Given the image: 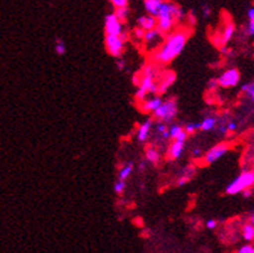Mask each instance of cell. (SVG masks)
Segmentation results:
<instances>
[{
	"mask_svg": "<svg viewBox=\"0 0 254 253\" xmlns=\"http://www.w3.org/2000/svg\"><path fill=\"white\" fill-rule=\"evenodd\" d=\"M187 39H189V32L186 30H176V31L169 32L164 43L154 52L152 58L155 64H171L174 58H177L182 53L186 47Z\"/></svg>",
	"mask_w": 254,
	"mask_h": 253,
	"instance_id": "cell-1",
	"label": "cell"
},
{
	"mask_svg": "<svg viewBox=\"0 0 254 253\" xmlns=\"http://www.w3.org/2000/svg\"><path fill=\"white\" fill-rule=\"evenodd\" d=\"M155 75H156V69L152 65H146L139 77L138 89L135 92V99L138 102L147 98L148 94L158 93V83H156Z\"/></svg>",
	"mask_w": 254,
	"mask_h": 253,
	"instance_id": "cell-2",
	"label": "cell"
},
{
	"mask_svg": "<svg viewBox=\"0 0 254 253\" xmlns=\"http://www.w3.org/2000/svg\"><path fill=\"white\" fill-rule=\"evenodd\" d=\"M176 19L172 13V3L169 0H164L159 9L158 16H156V29L161 34H169L173 30Z\"/></svg>",
	"mask_w": 254,
	"mask_h": 253,
	"instance_id": "cell-3",
	"label": "cell"
},
{
	"mask_svg": "<svg viewBox=\"0 0 254 253\" xmlns=\"http://www.w3.org/2000/svg\"><path fill=\"white\" fill-rule=\"evenodd\" d=\"M254 185V172L253 170H245L240 173L229 186L226 187V194L229 195H236L240 194L243 190L252 187Z\"/></svg>",
	"mask_w": 254,
	"mask_h": 253,
	"instance_id": "cell-4",
	"label": "cell"
},
{
	"mask_svg": "<svg viewBox=\"0 0 254 253\" xmlns=\"http://www.w3.org/2000/svg\"><path fill=\"white\" fill-rule=\"evenodd\" d=\"M178 112V105L177 101L174 98H169L167 101H163L161 105L159 106L158 109L155 110L152 114H154V118L158 119L159 122L164 123H171Z\"/></svg>",
	"mask_w": 254,
	"mask_h": 253,
	"instance_id": "cell-5",
	"label": "cell"
},
{
	"mask_svg": "<svg viewBox=\"0 0 254 253\" xmlns=\"http://www.w3.org/2000/svg\"><path fill=\"white\" fill-rule=\"evenodd\" d=\"M105 45H106V51L109 52L110 56L116 58L122 57L124 45H126V35L124 34L123 35H106Z\"/></svg>",
	"mask_w": 254,
	"mask_h": 253,
	"instance_id": "cell-6",
	"label": "cell"
},
{
	"mask_svg": "<svg viewBox=\"0 0 254 253\" xmlns=\"http://www.w3.org/2000/svg\"><path fill=\"white\" fill-rule=\"evenodd\" d=\"M230 151V145L226 144V142H222V144H218L216 146H213L210 150H208L204 154L203 159L205 164H213L218 162L221 158L225 157L227 153Z\"/></svg>",
	"mask_w": 254,
	"mask_h": 253,
	"instance_id": "cell-7",
	"label": "cell"
},
{
	"mask_svg": "<svg viewBox=\"0 0 254 253\" xmlns=\"http://www.w3.org/2000/svg\"><path fill=\"white\" fill-rule=\"evenodd\" d=\"M105 32L106 35H123V22L115 13H110L105 17Z\"/></svg>",
	"mask_w": 254,
	"mask_h": 253,
	"instance_id": "cell-8",
	"label": "cell"
},
{
	"mask_svg": "<svg viewBox=\"0 0 254 253\" xmlns=\"http://www.w3.org/2000/svg\"><path fill=\"white\" fill-rule=\"evenodd\" d=\"M217 81H218V85L222 88H234L240 82V73L236 69H229Z\"/></svg>",
	"mask_w": 254,
	"mask_h": 253,
	"instance_id": "cell-9",
	"label": "cell"
},
{
	"mask_svg": "<svg viewBox=\"0 0 254 253\" xmlns=\"http://www.w3.org/2000/svg\"><path fill=\"white\" fill-rule=\"evenodd\" d=\"M161 102H163V99L159 96H151L150 98H145L143 101H141L139 109L142 112H147V114L154 112L161 105Z\"/></svg>",
	"mask_w": 254,
	"mask_h": 253,
	"instance_id": "cell-10",
	"label": "cell"
},
{
	"mask_svg": "<svg viewBox=\"0 0 254 253\" xmlns=\"http://www.w3.org/2000/svg\"><path fill=\"white\" fill-rule=\"evenodd\" d=\"M161 35H163V34L155 27V29L145 31V35H143V39H142V40L145 42V44L147 45V47H154V45L160 44Z\"/></svg>",
	"mask_w": 254,
	"mask_h": 253,
	"instance_id": "cell-11",
	"label": "cell"
},
{
	"mask_svg": "<svg viewBox=\"0 0 254 253\" xmlns=\"http://www.w3.org/2000/svg\"><path fill=\"white\" fill-rule=\"evenodd\" d=\"M185 151V141H178V140H173L172 145L168 149V158L171 161H176L178 158L182 157Z\"/></svg>",
	"mask_w": 254,
	"mask_h": 253,
	"instance_id": "cell-12",
	"label": "cell"
},
{
	"mask_svg": "<svg viewBox=\"0 0 254 253\" xmlns=\"http://www.w3.org/2000/svg\"><path fill=\"white\" fill-rule=\"evenodd\" d=\"M234 34H235V25H234L231 21L226 22V25L223 26L222 31L219 32L218 43H221L222 45H226L227 43L230 42V40H231L232 36H234Z\"/></svg>",
	"mask_w": 254,
	"mask_h": 253,
	"instance_id": "cell-13",
	"label": "cell"
},
{
	"mask_svg": "<svg viewBox=\"0 0 254 253\" xmlns=\"http://www.w3.org/2000/svg\"><path fill=\"white\" fill-rule=\"evenodd\" d=\"M152 124H154V122H152L151 119H147V120H145V122L139 125L138 129H137V140H138L139 142L147 141L148 137H150V132H151Z\"/></svg>",
	"mask_w": 254,
	"mask_h": 253,
	"instance_id": "cell-14",
	"label": "cell"
},
{
	"mask_svg": "<svg viewBox=\"0 0 254 253\" xmlns=\"http://www.w3.org/2000/svg\"><path fill=\"white\" fill-rule=\"evenodd\" d=\"M176 82V74L169 71L165 74V77L161 79L158 83V93L159 94H164V93L168 92V89L171 88L172 84Z\"/></svg>",
	"mask_w": 254,
	"mask_h": 253,
	"instance_id": "cell-15",
	"label": "cell"
},
{
	"mask_svg": "<svg viewBox=\"0 0 254 253\" xmlns=\"http://www.w3.org/2000/svg\"><path fill=\"white\" fill-rule=\"evenodd\" d=\"M137 25L143 29L145 31L151 30L156 27V17L151 16V14H146V16H141L137 19Z\"/></svg>",
	"mask_w": 254,
	"mask_h": 253,
	"instance_id": "cell-16",
	"label": "cell"
},
{
	"mask_svg": "<svg viewBox=\"0 0 254 253\" xmlns=\"http://www.w3.org/2000/svg\"><path fill=\"white\" fill-rule=\"evenodd\" d=\"M164 0H143V5H145V9L147 12V14H151V16H158L159 9H160L161 4H163Z\"/></svg>",
	"mask_w": 254,
	"mask_h": 253,
	"instance_id": "cell-17",
	"label": "cell"
},
{
	"mask_svg": "<svg viewBox=\"0 0 254 253\" xmlns=\"http://www.w3.org/2000/svg\"><path fill=\"white\" fill-rule=\"evenodd\" d=\"M187 136L189 135L186 133L184 127H181V125H172L171 128H169V137L172 140H178V141L186 142Z\"/></svg>",
	"mask_w": 254,
	"mask_h": 253,
	"instance_id": "cell-18",
	"label": "cell"
},
{
	"mask_svg": "<svg viewBox=\"0 0 254 253\" xmlns=\"http://www.w3.org/2000/svg\"><path fill=\"white\" fill-rule=\"evenodd\" d=\"M146 161L151 164H158L160 161V153L156 148L151 146V148L146 149Z\"/></svg>",
	"mask_w": 254,
	"mask_h": 253,
	"instance_id": "cell-19",
	"label": "cell"
},
{
	"mask_svg": "<svg viewBox=\"0 0 254 253\" xmlns=\"http://www.w3.org/2000/svg\"><path fill=\"white\" fill-rule=\"evenodd\" d=\"M216 125L217 118H214V116H206V118L203 119V122L200 123V129L204 132H209L216 128Z\"/></svg>",
	"mask_w": 254,
	"mask_h": 253,
	"instance_id": "cell-20",
	"label": "cell"
},
{
	"mask_svg": "<svg viewBox=\"0 0 254 253\" xmlns=\"http://www.w3.org/2000/svg\"><path fill=\"white\" fill-rule=\"evenodd\" d=\"M133 168H134V164H133L132 162L127 163L124 167H122L119 169V174H118V178L123 179V181H127V179H128V177L132 174Z\"/></svg>",
	"mask_w": 254,
	"mask_h": 253,
	"instance_id": "cell-21",
	"label": "cell"
},
{
	"mask_svg": "<svg viewBox=\"0 0 254 253\" xmlns=\"http://www.w3.org/2000/svg\"><path fill=\"white\" fill-rule=\"evenodd\" d=\"M193 173H195V169H193L192 167L185 169L184 174H182V176H180V178L177 179V185L184 186V185H186L187 182H190V179H191V177L193 176Z\"/></svg>",
	"mask_w": 254,
	"mask_h": 253,
	"instance_id": "cell-22",
	"label": "cell"
},
{
	"mask_svg": "<svg viewBox=\"0 0 254 253\" xmlns=\"http://www.w3.org/2000/svg\"><path fill=\"white\" fill-rule=\"evenodd\" d=\"M156 132H158L159 137L161 140H168L169 137V128H168L167 123L164 122H160L159 124H156Z\"/></svg>",
	"mask_w": 254,
	"mask_h": 253,
	"instance_id": "cell-23",
	"label": "cell"
},
{
	"mask_svg": "<svg viewBox=\"0 0 254 253\" xmlns=\"http://www.w3.org/2000/svg\"><path fill=\"white\" fill-rule=\"evenodd\" d=\"M243 238H244V241L247 242L254 241V225H244V228H243Z\"/></svg>",
	"mask_w": 254,
	"mask_h": 253,
	"instance_id": "cell-24",
	"label": "cell"
},
{
	"mask_svg": "<svg viewBox=\"0 0 254 253\" xmlns=\"http://www.w3.org/2000/svg\"><path fill=\"white\" fill-rule=\"evenodd\" d=\"M55 51L58 56H64L67 51V47H66V43L62 40V39H56L55 43Z\"/></svg>",
	"mask_w": 254,
	"mask_h": 253,
	"instance_id": "cell-25",
	"label": "cell"
},
{
	"mask_svg": "<svg viewBox=\"0 0 254 253\" xmlns=\"http://www.w3.org/2000/svg\"><path fill=\"white\" fill-rule=\"evenodd\" d=\"M115 14L116 17L122 21V22H124L127 18H128L129 16V9H128V5L127 6H120V8H115Z\"/></svg>",
	"mask_w": 254,
	"mask_h": 253,
	"instance_id": "cell-26",
	"label": "cell"
},
{
	"mask_svg": "<svg viewBox=\"0 0 254 253\" xmlns=\"http://www.w3.org/2000/svg\"><path fill=\"white\" fill-rule=\"evenodd\" d=\"M242 92H244L245 94H248V96L252 98V101L254 102V82H252V83H248V84H244V85L242 86Z\"/></svg>",
	"mask_w": 254,
	"mask_h": 253,
	"instance_id": "cell-27",
	"label": "cell"
},
{
	"mask_svg": "<svg viewBox=\"0 0 254 253\" xmlns=\"http://www.w3.org/2000/svg\"><path fill=\"white\" fill-rule=\"evenodd\" d=\"M126 187H127L126 181H123V179H119V178H118V181H116L115 185H114V190H115V192L118 194V195H122L123 192L126 191Z\"/></svg>",
	"mask_w": 254,
	"mask_h": 253,
	"instance_id": "cell-28",
	"label": "cell"
},
{
	"mask_svg": "<svg viewBox=\"0 0 254 253\" xmlns=\"http://www.w3.org/2000/svg\"><path fill=\"white\" fill-rule=\"evenodd\" d=\"M184 129L186 131L187 135H193L195 132L200 129V123H187Z\"/></svg>",
	"mask_w": 254,
	"mask_h": 253,
	"instance_id": "cell-29",
	"label": "cell"
},
{
	"mask_svg": "<svg viewBox=\"0 0 254 253\" xmlns=\"http://www.w3.org/2000/svg\"><path fill=\"white\" fill-rule=\"evenodd\" d=\"M239 253H254V246L252 244H245L243 247L239 248Z\"/></svg>",
	"mask_w": 254,
	"mask_h": 253,
	"instance_id": "cell-30",
	"label": "cell"
},
{
	"mask_svg": "<svg viewBox=\"0 0 254 253\" xmlns=\"http://www.w3.org/2000/svg\"><path fill=\"white\" fill-rule=\"evenodd\" d=\"M114 8H120V6L128 5V0H110Z\"/></svg>",
	"mask_w": 254,
	"mask_h": 253,
	"instance_id": "cell-31",
	"label": "cell"
},
{
	"mask_svg": "<svg viewBox=\"0 0 254 253\" xmlns=\"http://www.w3.org/2000/svg\"><path fill=\"white\" fill-rule=\"evenodd\" d=\"M217 225H218V222H217L216 220H213V218H210V220H208V221L205 222L206 229H209V230H214V229L217 228Z\"/></svg>",
	"mask_w": 254,
	"mask_h": 253,
	"instance_id": "cell-32",
	"label": "cell"
},
{
	"mask_svg": "<svg viewBox=\"0 0 254 253\" xmlns=\"http://www.w3.org/2000/svg\"><path fill=\"white\" fill-rule=\"evenodd\" d=\"M133 32H134V35L135 38H138V39H143V35H145V30L141 29V27H135L134 30H133Z\"/></svg>",
	"mask_w": 254,
	"mask_h": 253,
	"instance_id": "cell-33",
	"label": "cell"
},
{
	"mask_svg": "<svg viewBox=\"0 0 254 253\" xmlns=\"http://www.w3.org/2000/svg\"><path fill=\"white\" fill-rule=\"evenodd\" d=\"M245 31H247V34H248L249 36H254V21H249Z\"/></svg>",
	"mask_w": 254,
	"mask_h": 253,
	"instance_id": "cell-34",
	"label": "cell"
},
{
	"mask_svg": "<svg viewBox=\"0 0 254 253\" xmlns=\"http://www.w3.org/2000/svg\"><path fill=\"white\" fill-rule=\"evenodd\" d=\"M116 68H118V70L119 71H124L126 70V61L124 60H122V58H118V61H116Z\"/></svg>",
	"mask_w": 254,
	"mask_h": 253,
	"instance_id": "cell-35",
	"label": "cell"
},
{
	"mask_svg": "<svg viewBox=\"0 0 254 253\" xmlns=\"http://www.w3.org/2000/svg\"><path fill=\"white\" fill-rule=\"evenodd\" d=\"M226 127H227V131L229 132H235L236 128H238V124L235 122H229L226 124Z\"/></svg>",
	"mask_w": 254,
	"mask_h": 253,
	"instance_id": "cell-36",
	"label": "cell"
},
{
	"mask_svg": "<svg viewBox=\"0 0 254 253\" xmlns=\"http://www.w3.org/2000/svg\"><path fill=\"white\" fill-rule=\"evenodd\" d=\"M210 13H212V9H210L209 5H204L203 6V16L205 17V18H208V17L210 16Z\"/></svg>",
	"mask_w": 254,
	"mask_h": 253,
	"instance_id": "cell-37",
	"label": "cell"
},
{
	"mask_svg": "<svg viewBox=\"0 0 254 253\" xmlns=\"http://www.w3.org/2000/svg\"><path fill=\"white\" fill-rule=\"evenodd\" d=\"M191 154H192L193 158H200V157H201V154H203V153H201V150H200L199 148H195L192 150V153H191Z\"/></svg>",
	"mask_w": 254,
	"mask_h": 253,
	"instance_id": "cell-38",
	"label": "cell"
},
{
	"mask_svg": "<svg viewBox=\"0 0 254 253\" xmlns=\"http://www.w3.org/2000/svg\"><path fill=\"white\" fill-rule=\"evenodd\" d=\"M242 194H243V195H244V198H249V196H252V194H253V192H252L251 187H248V189L243 190Z\"/></svg>",
	"mask_w": 254,
	"mask_h": 253,
	"instance_id": "cell-39",
	"label": "cell"
},
{
	"mask_svg": "<svg viewBox=\"0 0 254 253\" xmlns=\"http://www.w3.org/2000/svg\"><path fill=\"white\" fill-rule=\"evenodd\" d=\"M248 19H249V21H254V6L249 8V10H248Z\"/></svg>",
	"mask_w": 254,
	"mask_h": 253,
	"instance_id": "cell-40",
	"label": "cell"
},
{
	"mask_svg": "<svg viewBox=\"0 0 254 253\" xmlns=\"http://www.w3.org/2000/svg\"><path fill=\"white\" fill-rule=\"evenodd\" d=\"M217 86H219L218 85V81H217V79H213V81L209 82V88H210V89H214V88H217Z\"/></svg>",
	"mask_w": 254,
	"mask_h": 253,
	"instance_id": "cell-41",
	"label": "cell"
},
{
	"mask_svg": "<svg viewBox=\"0 0 254 253\" xmlns=\"http://www.w3.org/2000/svg\"><path fill=\"white\" fill-rule=\"evenodd\" d=\"M219 132L222 133V135H226L227 133V127H226V124H222V125H219Z\"/></svg>",
	"mask_w": 254,
	"mask_h": 253,
	"instance_id": "cell-42",
	"label": "cell"
},
{
	"mask_svg": "<svg viewBox=\"0 0 254 253\" xmlns=\"http://www.w3.org/2000/svg\"><path fill=\"white\" fill-rule=\"evenodd\" d=\"M251 224L254 225V213H253V215H252V217H251Z\"/></svg>",
	"mask_w": 254,
	"mask_h": 253,
	"instance_id": "cell-43",
	"label": "cell"
},
{
	"mask_svg": "<svg viewBox=\"0 0 254 253\" xmlns=\"http://www.w3.org/2000/svg\"><path fill=\"white\" fill-rule=\"evenodd\" d=\"M253 172H254V169H253Z\"/></svg>",
	"mask_w": 254,
	"mask_h": 253,
	"instance_id": "cell-44",
	"label": "cell"
}]
</instances>
